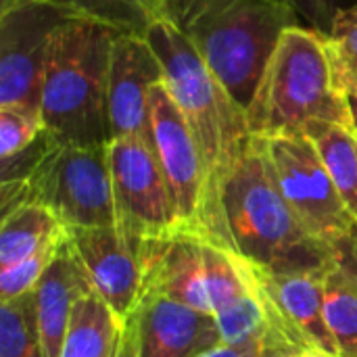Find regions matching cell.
Wrapping results in <instances>:
<instances>
[{
  "instance_id": "44dd1931",
  "label": "cell",
  "mask_w": 357,
  "mask_h": 357,
  "mask_svg": "<svg viewBox=\"0 0 357 357\" xmlns=\"http://www.w3.org/2000/svg\"><path fill=\"white\" fill-rule=\"evenodd\" d=\"M0 357H44L33 293L0 301Z\"/></svg>"
},
{
  "instance_id": "3957f363",
  "label": "cell",
  "mask_w": 357,
  "mask_h": 357,
  "mask_svg": "<svg viewBox=\"0 0 357 357\" xmlns=\"http://www.w3.org/2000/svg\"><path fill=\"white\" fill-rule=\"evenodd\" d=\"M222 207L236 253L264 270L324 268L335 255V247L307 232L287 203L259 136H251L228 176Z\"/></svg>"
},
{
  "instance_id": "603a6c76",
  "label": "cell",
  "mask_w": 357,
  "mask_h": 357,
  "mask_svg": "<svg viewBox=\"0 0 357 357\" xmlns=\"http://www.w3.org/2000/svg\"><path fill=\"white\" fill-rule=\"evenodd\" d=\"M326 40L341 88L357 96V6L337 13Z\"/></svg>"
},
{
  "instance_id": "83f0119b",
  "label": "cell",
  "mask_w": 357,
  "mask_h": 357,
  "mask_svg": "<svg viewBox=\"0 0 357 357\" xmlns=\"http://www.w3.org/2000/svg\"><path fill=\"white\" fill-rule=\"evenodd\" d=\"M117 357H138V351H136V333H134L132 320H128V328H126V335H123V341H121V347H119Z\"/></svg>"
},
{
  "instance_id": "7c38bea8",
  "label": "cell",
  "mask_w": 357,
  "mask_h": 357,
  "mask_svg": "<svg viewBox=\"0 0 357 357\" xmlns=\"http://www.w3.org/2000/svg\"><path fill=\"white\" fill-rule=\"evenodd\" d=\"M69 243L94 293L123 320H130L144 289L138 249L119 226L67 230Z\"/></svg>"
},
{
  "instance_id": "52a82bcc",
  "label": "cell",
  "mask_w": 357,
  "mask_h": 357,
  "mask_svg": "<svg viewBox=\"0 0 357 357\" xmlns=\"http://www.w3.org/2000/svg\"><path fill=\"white\" fill-rule=\"evenodd\" d=\"M276 182L299 222L322 243L337 247L357 220L343 203L316 144L305 132L261 138Z\"/></svg>"
},
{
  "instance_id": "8992f818",
  "label": "cell",
  "mask_w": 357,
  "mask_h": 357,
  "mask_svg": "<svg viewBox=\"0 0 357 357\" xmlns=\"http://www.w3.org/2000/svg\"><path fill=\"white\" fill-rule=\"evenodd\" d=\"M2 211L19 203L50 209L67 228L115 226L107 144L71 146L46 132L25 153L2 161Z\"/></svg>"
},
{
  "instance_id": "7a4b0ae2",
  "label": "cell",
  "mask_w": 357,
  "mask_h": 357,
  "mask_svg": "<svg viewBox=\"0 0 357 357\" xmlns=\"http://www.w3.org/2000/svg\"><path fill=\"white\" fill-rule=\"evenodd\" d=\"M119 33L113 25L79 15L54 31L40 90V115L54 142L109 144V67Z\"/></svg>"
},
{
  "instance_id": "6da1fadb",
  "label": "cell",
  "mask_w": 357,
  "mask_h": 357,
  "mask_svg": "<svg viewBox=\"0 0 357 357\" xmlns=\"http://www.w3.org/2000/svg\"><path fill=\"white\" fill-rule=\"evenodd\" d=\"M144 38L157 52L163 84L203 155L207 169V234L222 247L236 251L222 207V190L253 136L247 111L169 21H153Z\"/></svg>"
},
{
  "instance_id": "9a60e30c",
  "label": "cell",
  "mask_w": 357,
  "mask_h": 357,
  "mask_svg": "<svg viewBox=\"0 0 357 357\" xmlns=\"http://www.w3.org/2000/svg\"><path fill=\"white\" fill-rule=\"evenodd\" d=\"M88 291L94 289L69 243V236H65L52 264L33 291L36 322L44 357H61L73 305Z\"/></svg>"
},
{
  "instance_id": "8fae6325",
  "label": "cell",
  "mask_w": 357,
  "mask_h": 357,
  "mask_svg": "<svg viewBox=\"0 0 357 357\" xmlns=\"http://www.w3.org/2000/svg\"><path fill=\"white\" fill-rule=\"evenodd\" d=\"M163 82V67L140 33L121 31L111 50L109 67V134L113 138L138 136L151 140V92Z\"/></svg>"
},
{
  "instance_id": "cb8c5ba5",
  "label": "cell",
  "mask_w": 357,
  "mask_h": 357,
  "mask_svg": "<svg viewBox=\"0 0 357 357\" xmlns=\"http://www.w3.org/2000/svg\"><path fill=\"white\" fill-rule=\"evenodd\" d=\"M44 132L40 111L0 107V161H8L31 149Z\"/></svg>"
},
{
  "instance_id": "5b68a950",
  "label": "cell",
  "mask_w": 357,
  "mask_h": 357,
  "mask_svg": "<svg viewBox=\"0 0 357 357\" xmlns=\"http://www.w3.org/2000/svg\"><path fill=\"white\" fill-rule=\"evenodd\" d=\"M159 19L197 48L245 111L282 31L299 25L276 0H161Z\"/></svg>"
},
{
  "instance_id": "4316f807",
  "label": "cell",
  "mask_w": 357,
  "mask_h": 357,
  "mask_svg": "<svg viewBox=\"0 0 357 357\" xmlns=\"http://www.w3.org/2000/svg\"><path fill=\"white\" fill-rule=\"evenodd\" d=\"M197 357H282L270 347L264 345H230V343H220Z\"/></svg>"
},
{
  "instance_id": "ba28073f",
  "label": "cell",
  "mask_w": 357,
  "mask_h": 357,
  "mask_svg": "<svg viewBox=\"0 0 357 357\" xmlns=\"http://www.w3.org/2000/svg\"><path fill=\"white\" fill-rule=\"evenodd\" d=\"M113 184L115 224L140 247L182 230L174 199L153 144L146 138H113L107 144Z\"/></svg>"
},
{
  "instance_id": "d6986e66",
  "label": "cell",
  "mask_w": 357,
  "mask_h": 357,
  "mask_svg": "<svg viewBox=\"0 0 357 357\" xmlns=\"http://www.w3.org/2000/svg\"><path fill=\"white\" fill-rule=\"evenodd\" d=\"M67 234L59 218L38 203H19L2 211L0 270H6Z\"/></svg>"
},
{
  "instance_id": "9c48e42d",
  "label": "cell",
  "mask_w": 357,
  "mask_h": 357,
  "mask_svg": "<svg viewBox=\"0 0 357 357\" xmlns=\"http://www.w3.org/2000/svg\"><path fill=\"white\" fill-rule=\"evenodd\" d=\"M75 13L52 0L0 8V107L40 111L44 67L54 31Z\"/></svg>"
},
{
  "instance_id": "4dcf8cb0",
  "label": "cell",
  "mask_w": 357,
  "mask_h": 357,
  "mask_svg": "<svg viewBox=\"0 0 357 357\" xmlns=\"http://www.w3.org/2000/svg\"><path fill=\"white\" fill-rule=\"evenodd\" d=\"M15 2H21V0H0V8H6V6H10V4H15Z\"/></svg>"
},
{
  "instance_id": "d4e9b609",
  "label": "cell",
  "mask_w": 357,
  "mask_h": 357,
  "mask_svg": "<svg viewBox=\"0 0 357 357\" xmlns=\"http://www.w3.org/2000/svg\"><path fill=\"white\" fill-rule=\"evenodd\" d=\"M65 236L59 238L56 243L44 247L42 251L33 253L31 257H27L6 270H0V301H8V299H17V297L33 293L38 282L42 280L44 272L52 264Z\"/></svg>"
},
{
  "instance_id": "e0dca14e",
  "label": "cell",
  "mask_w": 357,
  "mask_h": 357,
  "mask_svg": "<svg viewBox=\"0 0 357 357\" xmlns=\"http://www.w3.org/2000/svg\"><path fill=\"white\" fill-rule=\"evenodd\" d=\"M324 316L343 357H357V243L356 232L335 247L324 280Z\"/></svg>"
},
{
  "instance_id": "f1b7e54d",
  "label": "cell",
  "mask_w": 357,
  "mask_h": 357,
  "mask_svg": "<svg viewBox=\"0 0 357 357\" xmlns=\"http://www.w3.org/2000/svg\"><path fill=\"white\" fill-rule=\"evenodd\" d=\"M289 357H343L337 351H328V349H320V347H310V349H301L297 354Z\"/></svg>"
},
{
  "instance_id": "ffe728a7",
  "label": "cell",
  "mask_w": 357,
  "mask_h": 357,
  "mask_svg": "<svg viewBox=\"0 0 357 357\" xmlns=\"http://www.w3.org/2000/svg\"><path fill=\"white\" fill-rule=\"evenodd\" d=\"M303 132L316 144L343 203L357 220V130L343 123L312 121Z\"/></svg>"
},
{
  "instance_id": "484cf974",
  "label": "cell",
  "mask_w": 357,
  "mask_h": 357,
  "mask_svg": "<svg viewBox=\"0 0 357 357\" xmlns=\"http://www.w3.org/2000/svg\"><path fill=\"white\" fill-rule=\"evenodd\" d=\"M282 6H287L299 25L316 29L320 33H328L331 25L343 8L357 6V0H276Z\"/></svg>"
},
{
  "instance_id": "f546056e",
  "label": "cell",
  "mask_w": 357,
  "mask_h": 357,
  "mask_svg": "<svg viewBox=\"0 0 357 357\" xmlns=\"http://www.w3.org/2000/svg\"><path fill=\"white\" fill-rule=\"evenodd\" d=\"M142 4V8L146 10V15L151 17V21H157L159 19V6H161V0H138Z\"/></svg>"
},
{
  "instance_id": "7402d4cb",
  "label": "cell",
  "mask_w": 357,
  "mask_h": 357,
  "mask_svg": "<svg viewBox=\"0 0 357 357\" xmlns=\"http://www.w3.org/2000/svg\"><path fill=\"white\" fill-rule=\"evenodd\" d=\"M54 4L79 15L113 25L121 31L144 36L153 23L138 0H52Z\"/></svg>"
},
{
  "instance_id": "2e32d148",
  "label": "cell",
  "mask_w": 357,
  "mask_h": 357,
  "mask_svg": "<svg viewBox=\"0 0 357 357\" xmlns=\"http://www.w3.org/2000/svg\"><path fill=\"white\" fill-rule=\"evenodd\" d=\"M251 268L264 291L272 297V301L278 305L284 318L301 333L310 347L337 351L335 339L328 331L324 316V280L328 266L291 272H270L255 264H251Z\"/></svg>"
},
{
  "instance_id": "30bf717a",
  "label": "cell",
  "mask_w": 357,
  "mask_h": 357,
  "mask_svg": "<svg viewBox=\"0 0 357 357\" xmlns=\"http://www.w3.org/2000/svg\"><path fill=\"white\" fill-rule=\"evenodd\" d=\"M151 144L167 180L182 228L207 234V169L199 144L165 84L151 92Z\"/></svg>"
},
{
  "instance_id": "ac0fdd59",
  "label": "cell",
  "mask_w": 357,
  "mask_h": 357,
  "mask_svg": "<svg viewBox=\"0 0 357 357\" xmlns=\"http://www.w3.org/2000/svg\"><path fill=\"white\" fill-rule=\"evenodd\" d=\"M126 328L128 320L88 291L73 305L61 357H117Z\"/></svg>"
},
{
  "instance_id": "277c9868",
  "label": "cell",
  "mask_w": 357,
  "mask_h": 357,
  "mask_svg": "<svg viewBox=\"0 0 357 357\" xmlns=\"http://www.w3.org/2000/svg\"><path fill=\"white\" fill-rule=\"evenodd\" d=\"M253 136L299 134L312 121L354 128L347 92L341 88L324 33L291 25L282 31L247 105Z\"/></svg>"
},
{
  "instance_id": "5bb4252c",
  "label": "cell",
  "mask_w": 357,
  "mask_h": 357,
  "mask_svg": "<svg viewBox=\"0 0 357 357\" xmlns=\"http://www.w3.org/2000/svg\"><path fill=\"white\" fill-rule=\"evenodd\" d=\"M130 320L138 357H197L222 343L215 316L167 297L142 295Z\"/></svg>"
},
{
  "instance_id": "1f68e13d",
  "label": "cell",
  "mask_w": 357,
  "mask_h": 357,
  "mask_svg": "<svg viewBox=\"0 0 357 357\" xmlns=\"http://www.w3.org/2000/svg\"><path fill=\"white\" fill-rule=\"evenodd\" d=\"M356 243H357V228H356Z\"/></svg>"
},
{
  "instance_id": "4fadbf2b",
  "label": "cell",
  "mask_w": 357,
  "mask_h": 357,
  "mask_svg": "<svg viewBox=\"0 0 357 357\" xmlns=\"http://www.w3.org/2000/svg\"><path fill=\"white\" fill-rule=\"evenodd\" d=\"M209 236L186 228L140 247L144 272L142 295H159L211 314ZM213 316V314H211Z\"/></svg>"
}]
</instances>
